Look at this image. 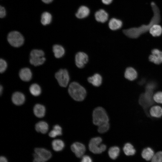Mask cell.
<instances>
[{"mask_svg": "<svg viewBox=\"0 0 162 162\" xmlns=\"http://www.w3.org/2000/svg\"><path fill=\"white\" fill-rule=\"evenodd\" d=\"M42 1L45 3L48 4L52 2L53 0H42Z\"/></svg>", "mask_w": 162, "mask_h": 162, "instance_id": "ab89813d", "label": "cell"}, {"mask_svg": "<svg viewBox=\"0 0 162 162\" xmlns=\"http://www.w3.org/2000/svg\"><path fill=\"white\" fill-rule=\"evenodd\" d=\"M90 10L87 7L82 6L78 9L76 14V17L79 19H82L87 16L89 14Z\"/></svg>", "mask_w": 162, "mask_h": 162, "instance_id": "ffe728a7", "label": "cell"}, {"mask_svg": "<svg viewBox=\"0 0 162 162\" xmlns=\"http://www.w3.org/2000/svg\"><path fill=\"white\" fill-rule=\"evenodd\" d=\"M123 150L124 154L128 156L134 155L136 152L133 146L129 142H127L124 144L123 148Z\"/></svg>", "mask_w": 162, "mask_h": 162, "instance_id": "484cf974", "label": "cell"}, {"mask_svg": "<svg viewBox=\"0 0 162 162\" xmlns=\"http://www.w3.org/2000/svg\"><path fill=\"white\" fill-rule=\"evenodd\" d=\"M88 61V55L85 53L79 52L76 53L75 57L76 66L79 68H83Z\"/></svg>", "mask_w": 162, "mask_h": 162, "instance_id": "ba28073f", "label": "cell"}, {"mask_svg": "<svg viewBox=\"0 0 162 162\" xmlns=\"http://www.w3.org/2000/svg\"><path fill=\"white\" fill-rule=\"evenodd\" d=\"M52 20V16L48 12H45L43 13L41 16V22L44 26L50 24Z\"/></svg>", "mask_w": 162, "mask_h": 162, "instance_id": "4316f807", "label": "cell"}, {"mask_svg": "<svg viewBox=\"0 0 162 162\" xmlns=\"http://www.w3.org/2000/svg\"><path fill=\"white\" fill-rule=\"evenodd\" d=\"M44 56V52L41 50H32L30 53V63L36 66L42 64L46 60Z\"/></svg>", "mask_w": 162, "mask_h": 162, "instance_id": "5b68a950", "label": "cell"}, {"mask_svg": "<svg viewBox=\"0 0 162 162\" xmlns=\"http://www.w3.org/2000/svg\"><path fill=\"white\" fill-rule=\"evenodd\" d=\"M119 148L116 146L112 147L108 151V154L109 157L112 159H115L118 156L120 153Z\"/></svg>", "mask_w": 162, "mask_h": 162, "instance_id": "f1b7e54d", "label": "cell"}, {"mask_svg": "<svg viewBox=\"0 0 162 162\" xmlns=\"http://www.w3.org/2000/svg\"><path fill=\"white\" fill-rule=\"evenodd\" d=\"M7 67V64L6 61L3 59L0 60V72L2 73L6 70Z\"/></svg>", "mask_w": 162, "mask_h": 162, "instance_id": "836d02e7", "label": "cell"}, {"mask_svg": "<svg viewBox=\"0 0 162 162\" xmlns=\"http://www.w3.org/2000/svg\"><path fill=\"white\" fill-rule=\"evenodd\" d=\"M98 126V131L100 133H104L106 132L109 129L110 124L108 122L103 123Z\"/></svg>", "mask_w": 162, "mask_h": 162, "instance_id": "1f68e13d", "label": "cell"}, {"mask_svg": "<svg viewBox=\"0 0 162 162\" xmlns=\"http://www.w3.org/2000/svg\"><path fill=\"white\" fill-rule=\"evenodd\" d=\"M34 152L39 158L41 162H45L50 159L52 157V154L49 150L43 148H36Z\"/></svg>", "mask_w": 162, "mask_h": 162, "instance_id": "9c48e42d", "label": "cell"}, {"mask_svg": "<svg viewBox=\"0 0 162 162\" xmlns=\"http://www.w3.org/2000/svg\"><path fill=\"white\" fill-rule=\"evenodd\" d=\"M11 99L13 103L14 104L20 106L22 105L24 103L25 97L23 93L17 92L13 94Z\"/></svg>", "mask_w": 162, "mask_h": 162, "instance_id": "4fadbf2b", "label": "cell"}, {"mask_svg": "<svg viewBox=\"0 0 162 162\" xmlns=\"http://www.w3.org/2000/svg\"><path fill=\"white\" fill-rule=\"evenodd\" d=\"M151 162H162V151H159L154 155Z\"/></svg>", "mask_w": 162, "mask_h": 162, "instance_id": "d6a6232c", "label": "cell"}, {"mask_svg": "<svg viewBox=\"0 0 162 162\" xmlns=\"http://www.w3.org/2000/svg\"><path fill=\"white\" fill-rule=\"evenodd\" d=\"M52 49L54 56L56 58H60L64 54V49L61 45L58 44L54 45L53 46Z\"/></svg>", "mask_w": 162, "mask_h": 162, "instance_id": "603a6c76", "label": "cell"}, {"mask_svg": "<svg viewBox=\"0 0 162 162\" xmlns=\"http://www.w3.org/2000/svg\"><path fill=\"white\" fill-rule=\"evenodd\" d=\"M35 129L37 131L43 134L47 132L49 129L48 125L45 121H41L38 122L35 125Z\"/></svg>", "mask_w": 162, "mask_h": 162, "instance_id": "ac0fdd59", "label": "cell"}, {"mask_svg": "<svg viewBox=\"0 0 162 162\" xmlns=\"http://www.w3.org/2000/svg\"><path fill=\"white\" fill-rule=\"evenodd\" d=\"M3 90V88L2 86L1 85H0V94L1 95V94H2Z\"/></svg>", "mask_w": 162, "mask_h": 162, "instance_id": "60d3db41", "label": "cell"}, {"mask_svg": "<svg viewBox=\"0 0 162 162\" xmlns=\"http://www.w3.org/2000/svg\"><path fill=\"white\" fill-rule=\"evenodd\" d=\"M33 156L34 158L33 162H41L40 159L36 153L34 154Z\"/></svg>", "mask_w": 162, "mask_h": 162, "instance_id": "8d00e7d4", "label": "cell"}, {"mask_svg": "<svg viewBox=\"0 0 162 162\" xmlns=\"http://www.w3.org/2000/svg\"><path fill=\"white\" fill-rule=\"evenodd\" d=\"M7 39L9 44L14 47L21 46L24 42V38L19 32L13 31L10 32L8 35Z\"/></svg>", "mask_w": 162, "mask_h": 162, "instance_id": "8992f818", "label": "cell"}, {"mask_svg": "<svg viewBox=\"0 0 162 162\" xmlns=\"http://www.w3.org/2000/svg\"><path fill=\"white\" fill-rule=\"evenodd\" d=\"M152 54L149 57L150 61L156 64H160L162 63V51L157 49L152 51Z\"/></svg>", "mask_w": 162, "mask_h": 162, "instance_id": "8fae6325", "label": "cell"}, {"mask_svg": "<svg viewBox=\"0 0 162 162\" xmlns=\"http://www.w3.org/2000/svg\"><path fill=\"white\" fill-rule=\"evenodd\" d=\"M29 89L31 93L34 96H38L41 93V88L37 84L34 83L32 84Z\"/></svg>", "mask_w": 162, "mask_h": 162, "instance_id": "f546056e", "label": "cell"}, {"mask_svg": "<svg viewBox=\"0 0 162 162\" xmlns=\"http://www.w3.org/2000/svg\"><path fill=\"white\" fill-rule=\"evenodd\" d=\"M151 6L153 15L149 23L146 25H142L138 27H133L123 30V32L126 36L130 38H137L141 35L149 31L153 25L160 22V16L159 8L154 2L151 3Z\"/></svg>", "mask_w": 162, "mask_h": 162, "instance_id": "6da1fadb", "label": "cell"}, {"mask_svg": "<svg viewBox=\"0 0 162 162\" xmlns=\"http://www.w3.org/2000/svg\"><path fill=\"white\" fill-rule=\"evenodd\" d=\"M93 122L97 126L108 122L109 119L105 109L101 107H98L93 110L92 114Z\"/></svg>", "mask_w": 162, "mask_h": 162, "instance_id": "3957f363", "label": "cell"}, {"mask_svg": "<svg viewBox=\"0 0 162 162\" xmlns=\"http://www.w3.org/2000/svg\"><path fill=\"white\" fill-rule=\"evenodd\" d=\"M141 154L142 157L147 161L152 160L154 155L153 150L149 147L144 148Z\"/></svg>", "mask_w": 162, "mask_h": 162, "instance_id": "7402d4cb", "label": "cell"}, {"mask_svg": "<svg viewBox=\"0 0 162 162\" xmlns=\"http://www.w3.org/2000/svg\"><path fill=\"white\" fill-rule=\"evenodd\" d=\"M88 80L93 86L98 87L101 84L102 78L99 74H96L93 76L89 77L88 79Z\"/></svg>", "mask_w": 162, "mask_h": 162, "instance_id": "d6986e66", "label": "cell"}, {"mask_svg": "<svg viewBox=\"0 0 162 162\" xmlns=\"http://www.w3.org/2000/svg\"><path fill=\"white\" fill-rule=\"evenodd\" d=\"M72 151L78 158L82 157L86 151V147L82 144L76 142L73 143L71 146Z\"/></svg>", "mask_w": 162, "mask_h": 162, "instance_id": "30bf717a", "label": "cell"}, {"mask_svg": "<svg viewBox=\"0 0 162 162\" xmlns=\"http://www.w3.org/2000/svg\"><path fill=\"white\" fill-rule=\"evenodd\" d=\"M52 145L53 149L56 152L62 151L64 147V143L63 141L60 139L54 140L52 142Z\"/></svg>", "mask_w": 162, "mask_h": 162, "instance_id": "d4e9b609", "label": "cell"}, {"mask_svg": "<svg viewBox=\"0 0 162 162\" xmlns=\"http://www.w3.org/2000/svg\"><path fill=\"white\" fill-rule=\"evenodd\" d=\"M102 139L99 137L92 138L90 141L88 147L90 151L94 154H100L105 150L106 146L101 142Z\"/></svg>", "mask_w": 162, "mask_h": 162, "instance_id": "277c9868", "label": "cell"}, {"mask_svg": "<svg viewBox=\"0 0 162 162\" xmlns=\"http://www.w3.org/2000/svg\"><path fill=\"white\" fill-rule=\"evenodd\" d=\"M137 76V72L134 68L130 67L126 68L124 73V77L126 79L130 81H133Z\"/></svg>", "mask_w": 162, "mask_h": 162, "instance_id": "e0dca14e", "label": "cell"}, {"mask_svg": "<svg viewBox=\"0 0 162 162\" xmlns=\"http://www.w3.org/2000/svg\"><path fill=\"white\" fill-rule=\"evenodd\" d=\"M153 100L157 104L162 105V91L155 92L153 96Z\"/></svg>", "mask_w": 162, "mask_h": 162, "instance_id": "4dcf8cb0", "label": "cell"}, {"mask_svg": "<svg viewBox=\"0 0 162 162\" xmlns=\"http://www.w3.org/2000/svg\"><path fill=\"white\" fill-rule=\"evenodd\" d=\"M102 2L105 4H110L112 0H101Z\"/></svg>", "mask_w": 162, "mask_h": 162, "instance_id": "74e56055", "label": "cell"}, {"mask_svg": "<svg viewBox=\"0 0 162 162\" xmlns=\"http://www.w3.org/2000/svg\"><path fill=\"white\" fill-rule=\"evenodd\" d=\"M80 162H92L91 157L88 155H84L82 157Z\"/></svg>", "mask_w": 162, "mask_h": 162, "instance_id": "e575fe53", "label": "cell"}, {"mask_svg": "<svg viewBox=\"0 0 162 162\" xmlns=\"http://www.w3.org/2000/svg\"><path fill=\"white\" fill-rule=\"evenodd\" d=\"M6 15V12L5 8L1 6L0 7V17L1 18L4 17Z\"/></svg>", "mask_w": 162, "mask_h": 162, "instance_id": "d590c367", "label": "cell"}, {"mask_svg": "<svg viewBox=\"0 0 162 162\" xmlns=\"http://www.w3.org/2000/svg\"><path fill=\"white\" fill-rule=\"evenodd\" d=\"M0 162H8V161L5 157L1 156L0 158Z\"/></svg>", "mask_w": 162, "mask_h": 162, "instance_id": "f35d334b", "label": "cell"}, {"mask_svg": "<svg viewBox=\"0 0 162 162\" xmlns=\"http://www.w3.org/2000/svg\"><path fill=\"white\" fill-rule=\"evenodd\" d=\"M150 116L152 118H159L162 117V106L160 104H154L149 110Z\"/></svg>", "mask_w": 162, "mask_h": 162, "instance_id": "7c38bea8", "label": "cell"}, {"mask_svg": "<svg viewBox=\"0 0 162 162\" xmlns=\"http://www.w3.org/2000/svg\"><path fill=\"white\" fill-rule=\"evenodd\" d=\"M62 134V128L58 125H56L53 126V129L49 133V136L52 138H54L57 136H60Z\"/></svg>", "mask_w": 162, "mask_h": 162, "instance_id": "83f0119b", "label": "cell"}, {"mask_svg": "<svg viewBox=\"0 0 162 162\" xmlns=\"http://www.w3.org/2000/svg\"><path fill=\"white\" fill-rule=\"evenodd\" d=\"M32 75L31 70L27 68H22L19 73V76L21 79L26 82L29 81L31 79Z\"/></svg>", "mask_w": 162, "mask_h": 162, "instance_id": "5bb4252c", "label": "cell"}, {"mask_svg": "<svg viewBox=\"0 0 162 162\" xmlns=\"http://www.w3.org/2000/svg\"><path fill=\"white\" fill-rule=\"evenodd\" d=\"M69 95L77 101L83 100L86 97V92L85 88L79 83L75 82L71 83L68 88Z\"/></svg>", "mask_w": 162, "mask_h": 162, "instance_id": "7a4b0ae2", "label": "cell"}, {"mask_svg": "<svg viewBox=\"0 0 162 162\" xmlns=\"http://www.w3.org/2000/svg\"><path fill=\"white\" fill-rule=\"evenodd\" d=\"M150 33L154 37H158L162 33V28L158 24L153 25L149 30Z\"/></svg>", "mask_w": 162, "mask_h": 162, "instance_id": "cb8c5ba5", "label": "cell"}, {"mask_svg": "<svg viewBox=\"0 0 162 162\" xmlns=\"http://www.w3.org/2000/svg\"><path fill=\"white\" fill-rule=\"evenodd\" d=\"M33 112L34 115L37 117L41 118L45 115L46 109L45 106L40 104H37L34 106Z\"/></svg>", "mask_w": 162, "mask_h": 162, "instance_id": "2e32d148", "label": "cell"}, {"mask_svg": "<svg viewBox=\"0 0 162 162\" xmlns=\"http://www.w3.org/2000/svg\"><path fill=\"white\" fill-rule=\"evenodd\" d=\"M55 76L59 85L62 87H66L69 81L70 78L67 70L61 69L55 74Z\"/></svg>", "mask_w": 162, "mask_h": 162, "instance_id": "52a82bcc", "label": "cell"}, {"mask_svg": "<svg viewBox=\"0 0 162 162\" xmlns=\"http://www.w3.org/2000/svg\"><path fill=\"white\" fill-rule=\"evenodd\" d=\"M96 20L98 22L104 23L108 20V15L103 9H100L96 12L95 14Z\"/></svg>", "mask_w": 162, "mask_h": 162, "instance_id": "9a60e30c", "label": "cell"}, {"mask_svg": "<svg viewBox=\"0 0 162 162\" xmlns=\"http://www.w3.org/2000/svg\"><path fill=\"white\" fill-rule=\"evenodd\" d=\"M122 21L118 19L112 18L109 21V28L112 30H115L120 28L122 26Z\"/></svg>", "mask_w": 162, "mask_h": 162, "instance_id": "44dd1931", "label": "cell"}]
</instances>
